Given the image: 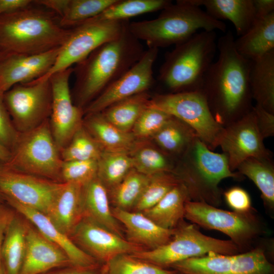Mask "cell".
Listing matches in <instances>:
<instances>
[{"label":"cell","instance_id":"6da1fadb","mask_svg":"<svg viewBox=\"0 0 274 274\" xmlns=\"http://www.w3.org/2000/svg\"><path fill=\"white\" fill-rule=\"evenodd\" d=\"M217 51V59L208 70L200 91L215 119L226 126L252 108L249 84L251 61L237 52L231 31L218 40Z\"/></svg>","mask_w":274,"mask_h":274},{"label":"cell","instance_id":"7a4b0ae2","mask_svg":"<svg viewBox=\"0 0 274 274\" xmlns=\"http://www.w3.org/2000/svg\"><path fill=\"white\" fill-rule=\"evenodd\" d=\"M144 51L141 41L129 31L128 25L118 38L99 46L73 67L74 104L84 110L133 66Z\"/></svg>","mask_w":274,"mask_h":274},{"label":"cell","instance_id":"3957f363","mask_svg":"<svg viewBox=\"0 0 274 274\" xmlns=\"http://www.w3.org/2000/svg\"><path fill=\"white\" fill-rule=\"evenodd\" d=\"M72 28H64L60 17L47 9L30 5L0 16L2 60L10 56L39 54L61 47Z\"/></svg>","mask_w":274,"mask_h":274},{"label":"cell","instance_id":"277c9868","mask_svg":"<svg viewBox=\"0 0 274 274\" xmlns=\"http://www.w3.org/2000/svg\"><path fill=\"white\" fill-rule=\"evenodd\" d=\"M128 29L148 48L167 47L180 44L197 30L226 32V25L214 19L190 0H178L161 10L152 20L129 22Z\"/></svg>","mask_w":274,"mask_h":274},{"label":"cell","instance_id":"5b68a950","mask_svg":"<svg viewBox=\"0 0 274 274\" xmlns=\"http://www.w3.org/2000/svg\"><path fill=\"white\" fill-rule=\"evenodd\" d=\"M217 51L216 31L197 32L165 54L156 80L166 93L200 90Z\"/></svg>","mask_w":274,"mask_h":274},{"label":"cell","instance_id":"8992f818","mask_svg":"<svg viewBox=\"0 0 274 274\" xmlns=\"http://www.w3.org/2000/svg\"><path fill=\"white\" fill-rule=\"evenodd\" d=\"M182 157L181 164L172 172L187 187L190 199L218 204L220 182L238 177L231 170L226 154L213 152L197 136Z\"/></svg>","mask_w":274,"mask_h":274},{"label":"cell","instance_id":"52a82bcc","mask_svg":"<svg viewBox=\"0 0 274 274\" xmlns=\"http://www.w3.org/2000/svg\"><path fill=\"white\" fill-rule=\"evenodd\" d=\"M63 160L52 135L49 119L30 131L20 133L4 166L12 169L61 182Z\"/></svg>","mask_w":274,"mask_h":274},{"label":"cell","instance_id":"ba28073f","mask_svg":"<svg viewBox=\"0 0 274 274\" xmlns=\"http://www.w3.org/2000/svg\"><path fill=\"white\" fill-rule=\"evenodd\" d=\"M239 248L231 240L207 236L193 224L182 220L174 229L170 240L151 250L131 254L133 256L168 269L173 264L191 258L214 253L223 255L238 254Z\"/></svg>","mask_w":274,"mask_h":274},{"label":"cell","instance_id":"9c48e42d","mask_svg":"<svg viewBox=\"0 0 274 274\" xmlns=\"http://www.w3.org/2000/svg\"><path fill=\"white\" fill-rule=\"evenodd\" d=\"M150 106L189 125L211 150L219 146L224 127L215 119L200 90L157 93L151 95Z\"/></svg>","mask_w":274,"mask_h":274},{"label":"cell","instance_id":"30bf717a","mask_svg":"<svg viewBox=\"0 0 274 274\" xmlns=\"http://www.w3.org/2000/svg\"><path fill=\"white\" fill-rule=\"evenodd\" d=\"M129 22V20L86 21L71 28L52 67L36 80H47L54 74L82 61L99 46L118 38Z\"/></svg>","mask_w":274,"mask_h":274},{"label":"cell","instance_id":"8fae6325","mask_svg":"<svg viewBox=\"0 0 274 274\" xmlns=\"http://www.w3.org/2000/svg\"><path fill=\"white\" fill-rule=\"evenodd\" d=\"M12 121L20 133L30 131L49 119L52 88L49 79L14 85L3 95Z\"/></svg>","mask_w":274,"mask_h":274},{"label":"cell","instance_id":"7c38bea8","mask_svg":"<svg viewBox=\"0 0 274 274\" xmlns=\"http://www.w3.org/2000/svg\"><path fill=\"white\" fill-rule=\"evenodd\" d=\"M184 217L203 228L222 232L239 248L247 245L260 232L258 220L251 211H228L203 201H187Z\"/></svg>","mask_w":274,"mask_h":274},{"label":"cell","instance_id":"4fadbf2b","mask_svg":"<svg viewBox=\"0 0 274 274\" xmlns=\"http://www.w3.org/2000/svg\"><path fill=\"white\" fill-rule=\"evenodd\" d=\"M169 268L179 274H274L273 264L260 248L234 255L211 253L178 262Z\"/></svg>","mask_w":274,"mask_h":274},{"label":"cell","instance_id":"5bb4252c","mask_svg":"<svg viewBox=\"0 0 274 274\" xmlns=\"http://www.w3.org/2000/svg\"><path fill=\"white\" fill-rule=\"evenodd\" d=\"M63 183L20 172L2 164L0 192L5 202H14L46 215Z\"/></svg>","mask_w":274,"mask_h":274},{"label":"cell","instance_id":"9a60e30c","mask_svg":"<svg viewBox=\"0 0 274 274\" xmlns=\"http://www.w3.org/2000/svg\"><path fill=\"white\" fill-rule=\"evenodd\" d=\"M73 67L56 73L49 77L52 88L50 129L60 152L82 125L83 110L73 102L69 81Z\"/></svg>","mask_w":274,"mask_h":274},{"label":"cell","instance_id":"2e32d148","mask_svg":"<svg viewBox=\"0 0 274 274\" xmlns=\"http://www.w3.org/2000/svg\"><path fill=\"white\" fill-rule=\"evenodd\" d=\"M159 49L148 48L124 75L106 89L84 110V114L100 113L111 105L142 92L149 91L156 82L153 67Z\"/></svg>","mask_w":274,"mask_h":274},{"label":"cell","instance_id":"e0dca14e","mask_svg":"<svg viewBox=\"0 0 274 274\" xmlns=\"http://www.w3.org/2000/svg\"><path fill=\"white\" fill-rule=\"evenodd\" d=\"M68 237L83 251L102 264L120 254L146 250L85 217Z\"/></svg>","mask_w":274,"mask_h":274},{"label":"cell","instance_id":"ac0fdd59","mask_svg":"<svg viewBox=\"0 0 274 274\" xmlns=\"http://www.w3.org/2000/svg\"><path fill=\"white\" fill-rule=\"evenodd\" d=\"M224 127L219 146L227 156L231 171L248 158H270L252 108L239 119Z\"/></svg>","mask_w":274,"mask_h":274},{"label":"cell","instance_id":"d6986e66","mask_svg":"<svg viewBox=\"0 0 274 274\" xmlns=\"http://www.w3.org/2000/svg\"><path fill=\"white\" fill-rule=\"evenodd\" d=\"M60 49L3 59L0 64V95L16 84L28 83L44 76L53 66Z\"/></svg>","mask_w":274,"mask_h":274},{"label":"cell","instance_id":"ffe728a7","mask_svg":"<svg viewBox=\"0 0 274 274\" xmlns=\"http://www.w3.org/2000/svg\"><path fill=\"white\" fill-rule=\"evenodd\" d=\"M69 266L73 265L66 253L28 222L26 251L19 274H42Z\"/></svg>","mask_w":274,"mask_h":274},{"label":"cell","instance_id":"44dd1931","mask_svg":"<svg viewBox=\"0 0 274 274\" xmlns=\"http://www.w3.org/2000/svg\"><path fill=\"white\" fill-rule=\"evenodd\" d=\"M114 217L125 228L127 240L143 247L146 250L156 249L172 238L174 229L163 228L142 212L114 208Z\"/></svg>","mask_w":274,"mask_h":274},{"label":"cell","instance_id":"7402d4cb","mask_svg":"<svg viewBox=\"0 0 274 274\" xmlns=\"http://www.w3.org/2000/svg\"><path fill=\"white\" fill-rule=\"evenodd\" d=\"M7 203L24 217L46 238L60 247L66 253L73 266L89 267L101 264L78 247L67 235L59 231L45 214L14 202Z\"/></svg>","mask_w":274,"mask_h":274},{"label":"cell","instance_id":"603a6c76","mask_svg":"<svg viewBox=\"0 0 274 274\" xmlns=\"http://www.w3.org/2000/svg\"><path fill=\"white\" fill-rule=\"evenodd\" d=\"M83 185L63 183L46 216L56 228L68 236L84 217Z\"/></svg>","mask_w":274,"mask_h":274},{"label":"cell","instance_id":"cb8c5ba5","mask_svg":"<svg viewBox=\"0 0 274 274\" xmlns=\"http://www.w3.org/2000/svg\"><path fill=\"white\" fill-rule=\"evenodd\" d=\"M82 198L84 217L123 237L119 222L110 206L108 191L97 176L83 185Z\"/></svg>","mask_w":274,"mask_h":274},{"label":"cell","instance_id":"d4e9b609","mask_svg":"<svg viewBox=\"0 0 274 274\" xmlns=\"http://www.w3.org/2000/svg\"><path fill=\"white\" fill-rule=\"evenodd\" d=\"M193 5L203 6L206 12L218 20L231 22L237 35H244L256 19L253 0H190Z\"/></svg>","mask_w":274,"mask_h":274},{"label":"cell","instance_id":"484cf974","mask_svg":"<svg viewBox=\"0 0 274 274\" xmlns=\"http://www.w3.org/2000/svg\"><path fill=\"white\" fill-rule=\"evenodd\" d=\"M83 125L103 151L129 154L138 140L108 122L101 113L85 115Z\"/></svg>","mask_w":274,"mask_h":274},{"label":"cell","instance_id":"4316f807","mask_svg":"<svg viewBox=\"0 0 274 274\" xmlns=\"http://www.w3.org/2000/svg\"><path fill=\"white\" fill-rule=\"evenodd\" d=\"M234 45L237 52L250 61L274 50V12L257 18L244 35L234 39Z\"/></svg>","mask_w":274,"mask_h":274},{"label":"cell","instance_id":"83f0119b","mask_svg":"<svg viewBox=\"0 0 274 274\" xmlns=\"http://www.w3.org/2000/svg\"><path fill=\"white\" fill-rule=\"evenodd\" d=\"M251 61L249 84L252 99L274 114V50Z\"/></svg>","mask_w":274,"mask_h":274},{"label":"cell","instance_id":"f1b7e54d","mask_svg":"<svg viewBox=\"0 0 274 274\" xmlns=\"http://www.w3.org/2000/svg\"><path fill=\"white\" fill-rule=\"evenodd\" d=\"M28 221L16 213L7 229L1 250L2 263L7 274H19L26 251Z\"/></svg>","mask_w":274,"mask_h":274},{"label":"cell","instance_id":"f546056e","mask_svg":"<svg viewBox=\"0 0 274 274\" xmlns=\"http://www.w3.org/2000/svg\"><path fill=\"white\" fill-rule=\"evenodd\" d=\"M189 200L187 187L180 182L157 203L142 213L160 227L174 229L184 218L185 204Z\"/></svg>","mask_w":274,"mask_h":274},{"label":"cell","instance_id":"4dcf8cb0","mask_svg":"<svg viewBox=\"0 0 274 274\" xmlns=\"http://www.w3.org/2000/svg\"><path fill=\"white\" fill-rule=\"evenodd\" d=\"M151 97L149 91L136 94L111 105L101 113L117 128L130 132L141 114L149 107Z\"/></svg>","mask_w":274,"mask_h":274},{"label":"cell","instance_id":"1f68e13d","mask_svg":"<svg viewBox=\"0 0 274 274\" xmlns=\"http://www.w3.org/2000/svg\"><path fill=\"white\" fill-rule=\"evenodd\" d=\"M197 135L189 125L172 116L151 139L166 155H183Z\"/></svg>","mask_w":274,"mask_h":274},{"label":"cell","instance_id":"d6a6232c","mask_svg":"<svg viewBox=\"0 0 274 274\" xmlns=\"http://www.w3.org/2000/svg\"><path fill=\"white\" fill-rule=\"evenodd\" d=\"M257 187L265 206L274 207V168L270 158L252 157L242 162L236 168Z\"/></svg>","mask_w":274,"mask_h":274},{"label":"cell","instance_id":"836d02e7","mask_svg":"<svg viewBox=\"0 0 274 274\" xmlns=\"http://www.w3.org/2000/svg\"><path fill=\"white\" fill-rule=\"evenodd\" d=\"M172 3L169 0H116L99 14L85 22L129 20L134 16L162 10Z\"/></svg>","mask_w":274,"mask_h":274},{"label":"cell","instance_id":"e575fe53","mask_svg":"<svg viewBox=\"0 0 274 274\" xmlns=\"http://www.w3.org/2000/svg\"><path fill=\"white\" fill-rule=\"evenodd\" d=\"M138 140L129 153L134 169L149 176L173 172L174 166L167 155L160 149Z\"/></svg>","mask_w":274,"mask_h":274},{"label":"cell","instance_id":"d590c367","mask_svg":"<svg viewBox=\"0 0 274 274\" xmlns=\"http://www.w3.org/2000/svg\"><path fill=\"white\" fill-rule=\"evenodd\" d=\"M132 168V160L129 154L103 151L97 160V176L109 191Z\"/></svg>","mask_w":274,"mask_h":274},{"label":"cell","instance_id":"8d00e7d4","mask_svg":"<svg viewBox=\"0 0 274 274\" xmlns=\"http://www.w3.org/2000/svg\"><path fill=\"white\" fill-rule=\"evenodd\" d=\"M150 176L132 168L114 188L108 191L110 201L114 208L131 211L141 194Z\"/></svg>","mask_w":274,"mask_h":274},{"label":"cell","instance_id":"74e56055","mask_svg":"<svg viewBox=\"0 0 274 274\" xmlns=\"http://www.w3.org/2000/svg\"><path fill=\"white\" fill-rule=\"evenodd\" d=\"M180 182L172 172L150 176L142 194L131 211L142 212L152 208Z\"/></svg>","mask_w":274,"mask_h":274},{"label":"cell","instance_id":"f35d334b","mask_svg":"<svg viewBox=\"0 0 274 274\" xmlns=\"http://www.w3.org/2000/svg\"><path fill=\"white\" fill-rule=\"evenodd\" d=\"M102 151L82 124L68 144L60 152L63 161H69L98 160Z\"/></svg>","mask_w":274,"mask_h":274},{"label":"cell","instance_id":"ab89813d","mask_svg":"<svg viewBox=\"0 0 274 274\" xmlns=\"http://www.w3.org/2000/svg\"><path fill=\"white\" fill-rule=\"evenodd\" d=\"M116 0H70L64 15L60 18V24L70 28L91 19L113 4Z\"/></svg>","mask_w":274,"mask_h":274},{"label":"cell","instance_id":"60d3db41","mask_svg":"<svg viewBox=\"0 0 274 274\" xmlns=\"http://www.w3.org/2000/svg\"><path fill=\"white\" fill-rule=\"evenodd\" d=\"M106 265L107 274H178L133 256L123 254L112 258Z\"/></svg>","mask_w":274,"mask_h":274},{"label":"cell","instance_id":"b9f144b4","mask_svg":"<svg viewBox=\"0 0 274 274\" xmlns=\"http://www.w3.org/2000/svg\"><path fill=\"white\" fill-rule=\"evenodd\" d=\"M172 117L149 105L135 122L131 132L139 140L151 138Z\"/></svg>","mask_w":274,"mask_h":274},{"label":"cell","instance_id":"7bdbcfd3","mask_svg":"<svg viewBox=\"0 0 274 274\" xmlns=\"http://www.w3.org/2000/svg\"><path fill=\"white\" fill-rule=\"evenodd\" d=\"M97 160L63 161L60 178L61 183H73L84 185L97 176Z\"/></svg>","mask_w":274,"mask_h":274},{"label":"cell","instance_id":"ee69618b","mask_svg":"<svg viewBox=\"0 0 274 274\" xmlns=\"http://www.w3.org/2000/svg\"><path fill=\"white\" fill-rule=\"evenodd\" d=\"M20 133L16 129L5 105L3 95H0V146L11 152Z\"/></svg>","mask_w":274,"mask_h":274},{"label":"cell","instance_id":"f6af8a7d","mask_svg":"<svg viewBox=\"0 0 274 274\" xmlns=\"http://www.w3.org/2000/svg\"><path fill=\"white\" fill-rule=\"evenodd\" d=\"M227 204L234 212L248 213L251 211V200L248 193L239 187H233L224 193Z\"/></svg>","mask_w":274,"mask_h":274},{"label":"cell","instance_id":"bcb514c9","mask_svg":"<svg viewBox=\"0 0 274 274\" xmlns=\"http://www.w3.org/2000/svg\"><path fill=\"white\" fill-rule=\"evenodd\" d=\"M252 109L257 126L262 138L264 139L272 136L274 134V114L257 104Z\"/></svg>","mask_w":274,"mask_h":274},{"label":"cell","instance_id":"7dc6e473","mask_svg":"<svg viewBox=\"0 0 274 274\" xmlns=\"http://www.w3.org/2000/svg\"><path fill=\"white\" fill-rule=\"evenodd\" d=\"M16 211L7 203H0V268L2 266L1 250L8 225Z\"/></svg>","mask_w":274,"mask_h":274},{"label":"cell","instance_id":"c3c4849f","mask_svg":"<svg viewBox=\"0 0 274 274\" xmlns=\"http://www.w3.org/2000/svg\"><path fill=\"white\" fill-rule=\"evenodd\" d=\"M102 265L89 267H61L52 269L42 274H100Z\"/></svg>","mask_w":274,"mask_h":274},{"label":"cell","instance_id":"681fc988","mask_svg":"<svg viewBox=\"0 0 274 274\" xmlns=\"http://www.w3.org/2000/svg\"><path fill=\"white\" fill-rule=\"evenodd\" d=\"M70 0H39L34 3L43 6L46 9L56 14L61 18L67 8Z\"/></svg>","mask_w":274,"mask_h":274},{"label":"cell","instance_id":"f907efd6","mask_svg":"<svg viewBox=\"0 0 274 274\" xmlns=\"http://www.w3.org/2000/svg\"><path fill=\"white\" fill-rule=\"evenodd\" d=\"M30 0H0V16L29 6Z\"/></svg>","mask_w":274,"mask_h":274},{"label":"cell","instance_id":"816d5d0a","mask_svg":"<svg viewBox=\"0 0 274 274\" xmlns=\"http://www.w3.org/2000/svg\"><path fill=\"white\" fill-rule=\"evenodd\" d=\"M256 18L274 12L273 0H253Z\"/></svg>","mask_w":274,"mask_h":274},{"label":"cell","instance_id":"f5cc1de1","mask_svg":"<svg viewBox=\"0 0 274 274\" xmlns=\"http://www.w3.org/2000/svg\"><path fill=\"white\" fill-rule=\"evenodd\" d=\"M11 157V152L8 150L0 146V163H6Z\"/></svg>","mask_w":274,"mask_h":274},{"label":"cell","instance_id":"db71d44e","mask_svg":"<svg viewBox=\"0 0 274 274\" xmlns=\"http://www.w3.org/2000/svg\"><path fill=\"white\" fill-rule=\"evenodd\" d=\"M100 274H107V268L105 264L102 265Z\"/></svg>","mask_w":274,"mask_h":274},{"label":"cell","instance_id":"11a10c76","mask_svg":"<svg viewBox=\"0 0 274 274\" xmlns=\"http://www.w3.org/2000/svg\"><path fill=\"white\" fill-rule=\"evenodd\" d=\"M0 274H7L3 265L0 268Z\"/></svg>","mask_w":274,"mask_h":274},{"label":"cell","instance_id":"9f6ffc18","mask_svg":"<svg viewBox=\"0 0 274 274\" xmlns=\"http://www.w3.org/2000/svg\"><path fill=\"white\" fill-rule=\"evenodd\" d=\"M3 202H5V200L4 199V198L1 193L0 192V203H3Z\"/></svg>","mask_w":274,"mask_h":274},{"label":"cell","instance_id":"6f0895ef","mask_svg":"<svg viewBox=\"0 0 274 274\" xmlns=\"http://www.w3.org/2000/svg\"><path fill=\"white\" fill-rule=\"evenodd\" d=\"M1 61H2V58H1V54L0 53V64H1Z\"/></svg>","mask_w":274,"mask_h":274},{"label":"cell","instance_id":"680465c9","mask_svg":"<svg viewBox=\"0 0 274 274\" xmlns=\"http://www.w3.org/2000/svg\"><path fill=\"white\" fill-rule=\"evenodd\" d=\"M2 164L0 163V166H1Z\"/></svg>","mask_w":274,"mask_h":274},{"label":"cell","instance_id":"91938a15","mask_svg":"<svg viewBox=\"0 0 274 274\" xmlns=\"http://www.w3.org/2000/svg\"><path fill=\"white\" fill-rule=\"evenodd\" d=\"M178 274H179V273H178Z\"/></svg>","mask_w":274,"mask_h":274}]
</instances>
